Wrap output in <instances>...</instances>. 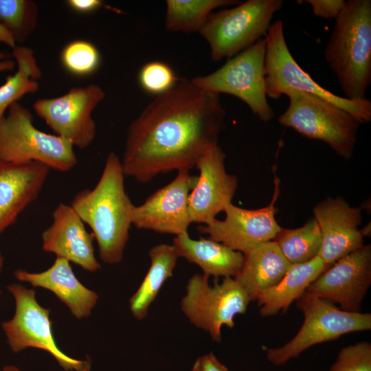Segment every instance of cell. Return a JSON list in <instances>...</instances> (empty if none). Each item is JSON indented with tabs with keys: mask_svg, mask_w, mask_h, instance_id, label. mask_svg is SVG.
Instances as JSON below:
<instances>
[{
	"mask_svg": "<svg viewBox=\"0 0 371 371\" xmlns=\"http://www.w3.org/2000/svg\"><path fill=\"white\" fill-rule=\"evenodd\" d=\"M10 56L3 52H0V72L12 71L16 64L14 60L10 58Z\"/></svg>",
	"mask_w": 371,
	"mask_h": 371,
	"instance_id": "obj_35",
	"label": "cell"
},
{
	"mask_svg": "<svg viewBox=\"0 0 371 371\" xmlns=\"http://www.w3.org/2000/svg\"><path fill=\"white\" fill-rule=\"evenodd\" d=\"M14 276L19 281L27 282L34 288L52 292L77 319L88 317L98 303V293L79 281L70 262L63 258L56 257L45 271L33 273L17 269Z\"/></svg>",
	"mask_w": 371,
	"mask_h": 371,
	"instance_id": "obj_20",
	"label": "cell"
},
{
	"mask_svg": "<svg viewBox=\"0 0 371 371\" xmlns=\"http://www.w3.org/2000/svg\"><path fill=\"white\" fill-rule=\"evenodd\" d=\"M324 54L344 97L366 98L371 82L370 0L346 1Z\"/></svg>",
	"mask_w": 371,
	"mask_h": 371,
	"instance_id": "obj_3",
	"label": "cell"
},
{
	"mask_svg": "<svg viewBox=\"0 0 371 371\" xmlns=\"http://www.w3.org/2000/svg\"><path fill=\"white\" fill-rule=\"evenodd\" d=\"M191 371H229L213 352L199 357L194 362Z\"/></svg>",
	"mask_w": 371,
	"mask_h": 371,
	"instance_id": "obj_33",
	"label": "cell"
},
{
	"mask_svg": "<svg viewBox=\"0 0 371 371\" xmlns=\"http://www.w3.org/2000/svg\"><path fill=\"white\" fill-rule=\"evenodd\" d=\"M0 371H21V370L14 365H7Z\"/></svg>",
	"mask_w": 371,
	"mask_h": 371,
	"instance_id": "obj_37",
	"label": "cell"
},
{
	"mask_svg": "<svg viewBox=\"0 0 371 371\" xmlns=\"http://www.w3.org/2000/svg\"><path fill=\"white\" fill-rule=\"evenodd\" d=\"M60 60L64 68L77 76H86L94 73L100 64V54L91 42L75 40L63 49Z\"/></svg>",
	"mask_w": 371,
	"mask_h": 371,
	"instance_id": "obj_29",
	"label": "cell"
},
{
	"mask_svg": "<svg viewBox=\"0 0 371 371\" xmlns=\"http://www.w3.org/2000/svg\"><path fill=\"white\" fill-rule=\"evenodd\" d=\"M370 285L371 245H363L330 265L306 291L343 311L359 313Z\"/></svg>",
	"mask_w": 371,
	"mask_h": 371,
	"instance_id": "obj_14",
	"label": "cell"
},
{
	"mask_svg": "<svg viewBox=\"0 0 371 371\" xmlns=\"http://www.w3.org/2000/svg\"><path fill=\"white\" fill-rule=\"evenodd\" d=\"M50 168L41 163L0 159V236L38 196Z\"/></svg>",
	"mask_w": 371,
	"mask_h": 371,
	"instance_id": "obj_19",
	"label": "cell"
},
{
	"mask_svg": "<svg viewBox=\"0 0 371 371\" xmlns=\"http://www.w3.org/2000/svg\"><path fill=\"white\" fill-rule=\"evenodd\" d=\"M282 0H247L212 12L199 31L214 61L230 58L265 38Z\"/></svg>",
	"mask_w": 371,
	"mask_h": 371,
	"instance_id": "obj_8",
	"label": "cell"
},
{
	"mask_svg": "<svg viewBox=\"0 0 371 371\" xmlns=\"http://www.w3.org/2000/svg\"><path fill=\"white\" fill-rule=\"evenodd\" d=\"M0 42L3 43L12 49L16 45L12 34L10 32L0 23Z\"/></svg>",
	"mask_w": 371,
	"mask_h": 371,
	"instance_id": "obj_36",
	"label": "cell"
},
{
	"mask_svg": "<svg viewBox=\"0 0 371 371\" xmlns=\"http://www.w3.org/2000/svg\"><path fill=\"white\" fill-rule=\"evenodd\" d=\"M124 177L121 160L110 152L95 186L76 193L70 204L91 229L100 260L110 265L122 260L132 225L135 205L126 192Z\"/></svg>",
	"mask_w": 371,
	"mask_h": 371,
	"instance_id": "obj_2",
	"label": "cell"
},
{
	"mask_svg": "<svg viewBox=\"0 0 371 371\" xmlns=\"http://www.w3.org/2000/svg\"><path fill=\"white\" fill-rule=\"evenodd\" d=\"M67 5L73 10L80 13H89L100 8L102 1L100 0H68Z\"/></svg>",
	"mask_w": 371,
	"mask_h": 371,
	"instance_id": "obj_34",
	"label": "cell"
},
{
	"mask_svg": "<svg viewBox=\"0 0 371 371\" xmlns=\"http://www.w3.org/2000/svg\"><path fill=\"white\" fill-rule=\"evenodd\" d=\"M197 177L190 170H178L176 177L157 190L133 210L132 225L139 229L179 236L188 234L191 224L188 205L189 196Z\"/></svg>",
	"mask_w": 371,
	"mask_h": 371,
	"instance_id": "obj_15",
	"label": "cell"
},
{
	"mask_svg": "<svg viewBox=\"0 0 371 371\" xmlns=\"http://www.w3.org/2000/svg\"><path fill=\"white\" fill-rule=\"evenodd\" d=\"M172 245L179 257L199 266L207 277L235 278L240 271L245 255L225 245L200 237L192 239L188 234L175 236Z\"/></svg>",
	"mask_w": 371,
	"mask_h": 371,
	"instance_id": "obj_21",
	"label": "cell"
},
{
	"mask_svg": "<svg viewBox=\"0 0 371 371\" xmlns=\"http://www.w3.org/2000/svg\"><path fill=\"white\" fill-rule=\"evenodd\" d=\"M291 264L273 240L265 243L247 255L235 279L255 302L260 294L275 286L284 277Z\"/></svg>",
	"mask_w": 371,
	"mask_h": 371,
	"instance_id": "obj_23",
	"label": "cell"
},
{
	"mask_svg": "<svg viewBox=\"0 0 371 371\" xmlns=\"http://www.w3.org/2000/svg\"><path fill=\"white\" fill-rule=\"evenodd\" d=\"M313 212L322 236L318 256L326 265H332L364 245L359 229L362 221L360 207H351L342 196H328L319 202Z\"/></svg>",
	"mask_w": 371,
	"mask_h": 371,
	"instance_id": "obj_17",
	"label": "cell"
},
{
	"mask_svg": "<svg viewBox=\"0 0 371 371\" xmlns=\"http://www.w3.org/2000/svg\"><path fill=\"white\" fill-rule=\"evenodd\" d=\"M105 96L103 89L92 83L73 87L60 96L36 100L33 109L55 135L84 149L95 137L97 127L92 113Z\"/></svg>",
	"mask_w": 371,
	"mask_h": 371,
	"instance_id": "obj_12",
	"label": "cell"
},
{
	"mask_svg": "<svg viewBox=\"0 0 371 371\" xmlns=\"http://www.w3.org/2000/svg\"><path fill=\"white\" fill-rule=\"evenodd\" d=\"M150 267L139 286L129 299V308L133 317L144 319L165 282L173 275L179 258L172 244H159L148 251Z\"/></svg>",
	"mask_w": 371,
	"mask_h": 371,
	"instance_id": "obj_24",
	"label": "cell"
},
{
	"mask_svg": "<svg viewBox=\"0 0 371 371\" xmlns=\"http://www.w3.org/2000/svg\"><path fill=\"white\" fill-rule=\"evenodd\" d=\"M329 267L319 256L306 262L291 265L278 284L257 297L255 302L260 307V315L267 317L286 312L290 305Z\"/></svg>",
	"mask_w": 371,
	"mask_h": 371,
	"instance_id": "obj_22",
	"label": "cell"
},
{
	"mask_svg": "<svg viewBox=\"0 0 371 371\" xmlns=\"http://www.w3.org/2000/svg\"><path fill=\"white\" fill-rule=\"evenodd\" d=\"M209 278L203 273L194 274L186 284L180 307L193 326L220 342L222 327L234 328L235 317L245 313L251 300L235 278H223L213 285Z\"/></svg>",
	"mask_w": 371,
	"mask_h": 371,
	"instance_id": "obj_10",
	"label": "cell"
},
{
	"mask_svg": "<svg viewBox=\"0 0 371 371\" xmlns=\"http://www.w3.org/2000/svg\"><path fill=\"white\" fill-rule=\"evenodd\" d=\"M304 322L295 335L284 345L265 348L266 357L273 365L282 366L306 350L335 340L353 332L371 329V313H350L305 291L296 301Z\"/></svg>",
	"mask_w": 371,
	"mask_h": 371,
	"instance_id": "obj_7",
	"label": "cell"
},
{
	"mask_svg": "<svg viewBox=\"0 0 371 371\" xmlns=\"http://www.w3.org/2000/svg\"><path fill=\"white\" fill-rule=\"evenodd\" d=\"M95 237L71 205L60 203L52 213V222L41 234L42 249L73 262L84 270L101 268L93 247Z\"/></svg>",
	"mask_w": 371,
	"mask_h": 371,
	"instance_id": "obj_18",
	"label": "cell"
},
{
	"mask_svg": "<svg viewBox=\"0 0 371 371\" xmlns=\"http://www.w3.org/2000/svg\"><path fill=\"white\" fill-rule=\"evenodd\" d=\"M329 371H371V344L361 341L342 348Z\"/></svg>",
	"mask_w": 371,
	"mask_h": 371,
	"instance_id": "obj_31",
	"label": "cell"
},
{
	"mask_svg": "<svg viewBox=\"0 0 371 371\" xmlns=\"http://www.w3.org/2000/svg\"><path fill=\"white\" fill-rule=\"evenodd\" d=\"M239 3L236 0H168L165 27L171 32H199L214 10Z\"/></svg>",
	"mask_w": 371,
	"mask_h": 371,
	"instance_id": "obj_26",
	"label": "cell"
},
{
	"mask_svg": "<svg viewBox=\"0 0 371 371\" xmlns=\"http://www.w3.org/2000/svg\"><path fill=\"white\" fill-rule=\"evenodd\" d=\"M12 56L17 68L14 74L7 76L5 82L0 86V120L12 104L24 95L38 91V80L42 76L31 47L16 45L12 49Z\"/></svg>",
	"mask_w": 371,
	"mask_h": 371,
	"instance_id": "obj_25",
	"label": "cell"
},
{
	"mask_svg": "<svg viewBox=\"0 0 371 371\" xmlns=\"http://www.w3.org/2000/svg\"><path fill=\"white\" fill-rule=\"evenodd\" d=\"M265 38L227 59L214 72L195 77L193 82L216 94L226 93L244 102L261 121L268 122L274 111L267 100L265 83Z\"/></svg>",
	"mask_w": 371,
	"mask_h": 371,
	"instance_id": "obj_9",
	"label": "cell"
},
{
	"mask_svg": "<svg viewBox=\"0 0 371 371\" xmlns=\"http://www.w3.org/2000/svg\"><path fill=\"white\" fill-rule=\"evenodd\" d=\"M265 83L267 98L278 99L287 90L308 93L322 98L352 115L359 123L371 120V101L367 98L350 100L334 94L313 80L295 61L285 39L283 22H273L265 36Z\"/></svg>",
	"mask_w": 371,
	"mask_h": 371,
	"instance_id": "obj_6",
	"label": "cell"
},
{
	"mask_svg": "<svg viewBox=\"0 0 371 371\" xmlns=\"http://www.w3.org/2000/svg\"><path fill=\"white\" fill-rule=\"evenodd\" d=\"M225 126L218 94L186 78L157 95L128 128L121 160L125 176L147 183L161 173L196 167Z\"/></svg>",
	"mask_w": 371,
	"mask_h": 371,
	"instance_id": "obj_1",
	"label": "cell"
},
{
	"mask_svg": "<svg viewBox=\"0 0 371 371\" xmlns=\"http://www.w3.org/2000/svg\"><path fill=\"white\" fill-rule=\"evenodd\" d=\"M284 95L289 103L278 117L280 124L325 142L346 159L352 156L360 123L352 115L313 94L287 90Z\"/></svg>",
	"mask_w": 371,
	"mask_h": 371,
	"instance_id": "obj_5",
	"label": "cell"
},
{
	"mask_svg": "<svg viewBox=\"0 0 371 371\" xmlns=\"http://www.w3.org/2000/svg\"><path fill=\"white\" fill-rule=\"evenodd\" d=\"M38 7L32 0H0V23L16 44L23 43L36 27Z\"/></svg>",
	"mask_w": 371,
	"mask_h": 371,
	"instance_id": "obj_28",
	"label": "cell"
},
{
	"mask_svg": "<svg viewBox=\"0 0 371 371\" xmlns=\"http://www.w3.org/2000/svg\"><path fill=\"white\" fill-rule=\"evenodd\" d=\"M3 265H4V257L3 254L0 252V276H1L3 268ZM1 293L2 292L0 287V295H1Z\"/></svg>",
	"mask_w": 371,
	"mask_h": 371,
	"instance_id": "obj_38",
	"label": "cell"
},
{
	"mask_svg": "<svg viewBox=\"0 0 371 371\" xmlns=\"http://www.w3.org/2000/svg\"><path fill=\"white\" fill-rule=\"evenodd\" d=\"M226 155L218 144L209 149L198 161L199 176L189 196L191 223L208 224L232 203L238 188L236 175L225 166Z\"/></svg>",
	"mask_w": 371,
	"mask_h": 371,
	"instance_id": "obj_16",
	"label": "cell"
},
{
	"mask_svg": "<svg viewBox=\"0 0 371 371\" xmlns=\"http://www.w3.org/2000/svg\"><path fill=\"white\" fill-rule=\"evenodd\" d=\"M0 120V159L14 163L38 162L50 169L67 172L78 163L74 146L34 125L30 110L16 102Z\"/></svg>",
	"mask_w": 371,
	"mask_h": 371,
	"instance_id": "obj_4",
	"label": "cell"
},
{
	"mask_svg": "<svg viewBox=\"0 0 371 371\" xmlns=\"http://www.w3.org/2000/svg\"><path fill=\"white\" fill-rule=\"evenodd\" d=\"M138 79L144 90L157 95L169 91L179 81L173 69L160 61L145 64L139 72Z\"/></svg>",
	"mask_w": 371,
	"mask_h": 371,
	"instance_id": "obj_30",
	"label": "cell"
},
{
	"mask_svg": "<svg viewBox=\"0 0 371 371\" xmlns=\"http://www.w3.org/2000/svg\"><path fill=\"white\" fill-rule=\"evenodd\" d=\"M273 172L274 190L270 203L264 207L244 209L232 203L225 209L223 221L214 219L207 225H199L198 231L209 238L221 243L235 251L247 255L259 245L273 240L282 229L276 220V201L280 194V181Z\"/></svg>",
	"mask_w": 371,
	"mask_h": 371,
	"instance_id": "obj_13",
	"label": "cell"
},
{
	"mask_svg": "<svg viewBox=\"0 0 371 371\" xmlns=\"http://www.w3.org/2000/svg\"><path fill=\"white\" fill-rule=\"evenodd\" d=\"M15 302L12 317L1 323V328L12 352L17 353L27 348L49 352L66 371H90V360H78L65 354L54 338L50 309L38 302L36 291L20 284L6 286Z\"/></svg>",
	"mask_w": 371,
	"mask_h": 371,
	"instance_id": "obj_11",
	"label": "cell"
},
{
	"mask_svg": "<svg viewBox=\"0 0 371 371\" xmlns=\"http://www.w3.org/2000/svg\"><path fill=\"white\" fill-rule=\"evenodd\" d=\"M273 241L291 265L306 262L319 255L322 236L319 227L313 218L303 226L282 228Z\"/></svg>",
	"mask_w": 371,
	"mask_h": 371,
	"instance_id": "obj_27",
	"label": "cell"
},
{
	"mask_svg": "<svg viewBox=\"0 0 371 371\" xmlns=\"http://www.w3.org/2000/svg\"></svg>",
	"mask_w": 371,
	"mask_h": 371,
	"instance_id": "obj_39",
	"label": "cell"
},
{
	"mask_svg": "<svg viewBox=\"0 0 371 371\" xmlns=\"http://www.w3.org/2000/svg\"><path fill=\"white\" fill-rule=\"evenodd\" d=\"M311 7L313 14L325 19H336L344 8L345 0H304Z\"/></svg>",
	"mask_w": 371,
	"mask_h": 371,
	"instance_id": "obj_32",
	"label": "cell"
}]
</instances>
